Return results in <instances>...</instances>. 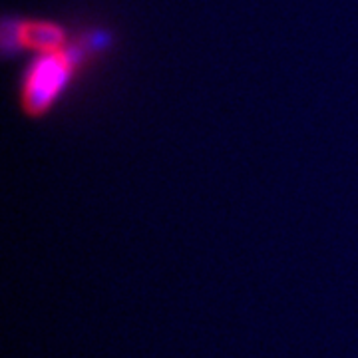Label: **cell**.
<instances>
[{
  "label": "cell",
  "mask_w": 358,
  "mask_h": 358,
  "mask_svg": "<svg viewBox=\"0 0 358 358\" xmlns=\"http://www.w3.org/2000/svg\"><path fill=\"white\" fill-rule=\"evenodd\" d=\"M80 48L46 52L30 64L22 84V102L30 114H42L60 98L80 64Z\"/></svg>",
  "instance_id": "obj_1"
},
{
  "label": "cell",
  "mask_w": 358,
  "mask_h": 358,
  "mask_svg": "<svg viewBox=\"0 0 358 358\" xmlns=\"http://www.w3.org/2000/svg\"><path fill=\"white\" fill-rule=\"evenodd\" d=\"M18 42L20 48L46 54V52H58L66 48V32L54 22H18Z\"/></svg>",
  "instance_id": "obj_2"
}]
</instances>
